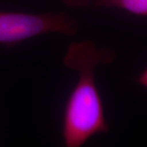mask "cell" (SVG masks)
I'll list each match as a JSON object with an SVG mask.
<instances>
[{
    "mask_svg": "<svg viewBox=\"0 0 147 147\" xmlns=\"http://www.w3.org/2000/svg\"><path fill=\"white\" fill-rule=\"evenodd\" d=\"M98 7H116L139 16H147V0H95Z\"/></svg>",
    "mask_w": 147,
    "mask_h": 147,
    "instance_id": "3",
    "label": "cell"
},
{
    "mask_svg": "<svg viewBox=\"0 0 147 147\" xmlns=\"http://www.w3.org/2000/svg\"><path fill=\"white\" fill-rule=\"evenodd\" d=\"M95 0H62L65 4L72 7H83L91 4Z\"/></svg>",
    "mask_w": 147,
    "mask_h": 147,
    "instance_id": "4",
    "label": "cell"
},
{
    "mask_svg": "<svg viewBox=\"0 0 147 147\" xmlns=\"http://www.w3.org/2000/svg\"><path fill=\"white\" fill-rule=\"evenodd\" d=\"M147 73H146V70H145V71H142V73L140 74V75L138 76V78H137V81H138V83H140V84H142V86H145V87H146V84H147Z\"/></svg>",
    "mask_w": 147,
    "mask_h": 147,
    "instance_id": "5",
    "label": "cell"
},
{
    "mask_svg": "<svg viewBox=\"0 0 147 147\" xmlns=\"http://www.w3.org/2000/svg\"><path fill=\"white\" fill-rule=\"evenodd\" d=\"M115 58L114 50L98 47L91 40L73 42L68 47L64 65L76 71L79 79L64 113L62 137L66 147L82 146L91 137L110 130L95 82V69L100 64H110Z\"/></svg>",
    "mask_w": 147,
    "mask_h": 147,
    "instance_id": "1",
    "label": "cell"
},
{
    "mask_svg": "<svg viewBox=\"0 0 147 147\" xmlns=\"http://www.w3.org/2000/svg\"><path fill=\"white\" fill-rule=\"evenodd\" d=\"M79 23L65 12L27 13L0 11V45L14 46L49 33L75 35Z\"/></svg>",
    "mask_w": 147,
    "mask_h": 147,
    "instance_id": "2",
    "label": "cell"
}]
</instances>
